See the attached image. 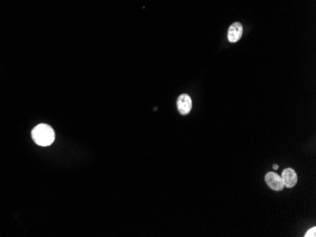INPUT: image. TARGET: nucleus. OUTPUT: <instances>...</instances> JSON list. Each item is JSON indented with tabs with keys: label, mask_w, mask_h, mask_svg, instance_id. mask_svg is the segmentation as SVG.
<instances>
[{
	"label": "nucleus",
	"mask_w": 316,
	"mask_h": 237,
	"mask_svg": "<svg viewBox=\"0 0 316 237\" xmlns=\"http://www.w3.org/2000/svg\"><path fill=\"white\" fill-rule=\"evenodd\" d=\"M33 141L41 147L50 146L55 140V133L53 129L47 124H39L32 132Z\"/></svg>",
	"instance_id": "f257e3e1"
},
{
	"label": "nucleus",
	"mask_w": 316,
	"mask_h": 237,
	"mask_svg": "<svg viewBox=\"0 0 316 237\" xmlns=\"http://www.w3.org/2000/svg\"><path fill=\"white\" fill-rule=\"evenodd\" d=\"M265 182L269 187L275 191H281L285 187L284 182L280 175L275 172H269L265 176Z\"/></svg>",
	"instance_id": "f03ea898"
},
{
	"label": "nucleus",
	"mask_w": 316,
	"mask_h": 237,
	"mask_svg": "<svg viewBox=\"0 0 316 237\" xmlns=\"http://www.w3.org/2000/svg\"><path fill=\"white\" fill-rule=\"evenodd\" d=\"M177 108L179 112L183 115L189 114L192 108V101L190 95L187 94L180 95L177 99Z\"/></svg>",
	"instance_id": "7ed1b4c3"
},
{
	"label": "nucleus",
	"mask_w": 316,
	"mask_h": 237,
	"mask_svg": "<svg viewBox=\"0 0 316 237\" xmlns=\"http://www.w3.org/2000/svg\"><path fill=\"white\" fill-rule=\"evenodd\" d=\"M243 32H244V27L241 23L235 22L231 25L228 30V34H227L230 43H236L241 39L243 36Z\"/></svg>",
	"instance_id": "20e7f679"
},
{
	"label": "nucleus",
	"mask_w": 316,
	"mask_h": 237,
	"mask_svg": "<svg viewBox=\"0 0 316 237\" xmlns=\"http://www.w3.org/2000/svg\"><path fill=\"white\" fill-rule=\"evenodd\" d=\"M281 178L284 182V185L288 188H292L297 183V175L292 168H286L283 170Z\"/></svg>",
	"instance_id": "39448f33"
},
{
	"label": "nucleus",
	"mask_w": 316,
	"mask_h": 237,
	"mask_svg": "<svg viewBox=\"0 0 316 237\" xmlns=\"http://www.w3.org/2000/svg\"><path fill=\"white\" fill-rule=\"evenodd\" d=\"M316 236V228L315 227H312L310 229H308V231L306 232L305 237H315Z\"/></svg>",
	"instance_id": "423d86ee"
},
{
	"label": "nucleus",
	"mask_w": 316,
	"mask_h": 237,
	"mask_svg": "<svg viewBox=\"0 0 316 237\" xmlns=\"http://www.w3.org/2000/svg\"><path fill=\"white\" fill-rule=\"evenodd\" d=\"M273 167H274V169H277V168H278V166H277V165H274Z\"/></svg>",
	"instance_id": "0eeeda50"
}]
</instances>
